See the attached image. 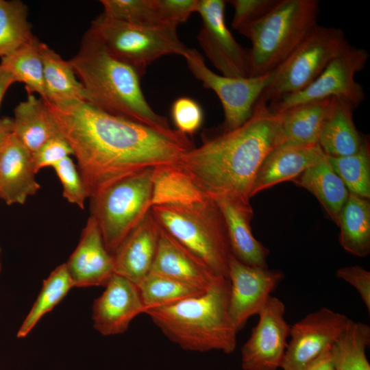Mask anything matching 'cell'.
I'll use <instances>...</instances> for the list:
<instances>
[{
    "instance_id": "obj_1",
    "label": "cell",
    "mask_w": 370,
    "mask_h": 370,
    "mask_svg": "<svg viewBox=\"0 0 370 370\" xmlns=\"http://www.w3.org/2000/svg\"><path fill=\"white\" fill-rule=\"evenodd\" d=\"M44 101L73 150L90 199L131 175L176 163L182 154L195 147L176 130L161 132L85 101Z\"/></svg>"
},
{
    "instance_id": "obj_2",
    "label": "cell",
    "mask_w": 370,
    "mask_h": 370,
    "mask_svg": "<svg viewBox=\"0 0 370 370\" xmlns=\"http://www.w3.org/2000/svg\"><path fill=\"white\" fill-rule=\"evenodd\" d=\"M285 142L278 114L260 97L243 124L204 140L182 154L176 164L206 196H227L249 202L261 164Z\"/></svg>"
},
{
    "instance_id": "obj_3",
    "label": "cell",
    "mask_w": 370,
    "mask_h": 370,
    "mask_svg": "<svg viewBox=\"0 0 370 370\" xmlns=\"http://www.w3.org/2000/svg\"><path fill=\"white\" fill-rule=\"evenodd\" d=\"M69 62L86 92L87 102L161 132L174 130L167 118L156 112L148 103L140 74L111 54L88 30Z\"/></svg>"
},
{
    "instance_id": "obj_4",
    "label": "cell",
    "mask_w": 370,
    "mask_h": 370,
    "mask_svg": "<svg viewBox=\"0 0 370 370\" xmlns=\"http://www.w3.org/2000/svg\"><path fill=\"white\" fill-rule=\"evenodd\" d=\"M230 282L219 277L204 293L145 311L173 343L187 351L232 353L237 330L229 313Z\"/></svg>"
},
{
    "instance_id": "obj_5",
    "label": "cell",
    "mask_w": 370,
    "mask_h": 370,
    "mask_svg": "<svg viewBox=\"0 0 370 370\" xmlns=\"http://www.w3.org/2000/svg\"><path fill=\"white\" fill-rule=\"evenodd\" d=\"M317 0H278L259 19L238 32L251 42L250 77L275 70L317 25Z\"/></svg>"
},
{
    "instance_id": "obj_6",
    "label": "cell",
    "mask_w": 370,
    "mask_h": 370,
    "mask_svg": "<svg viewBox=\"0 0 370 370\" xmlns=\"http://www.w3.org/2000/svg\"><path fill=\"white\" fill-rule=\"evenodd\" d=\"M160 226L219 277L227 278L232 251L224 217L214 199L188 205L154 206Z\"/></svg>"
},
{
    "instance_id": "obj_7",
    "label": "cell",
    "mask_w": 370,
    "mask_h": 370,
    "mask_svg": "<svg viewBox=\"0 0 370 370\" xmlns=\"http://www.w3.org/2000/svg\"><path fill=\"white\" fill-rule=\"evenodd\" d=\"M153 169L123 178L90 198V216L112 255L151 208Z\"/></svg>"
},
{
    "instance_id": "obj_8",
    "label": "cell",
    "mask_w": 370,
    "mask_h": 370,
    "mask_svg": "<svg viewBox=\"0 0 370 370\" xmlns=\"http://www.w3.org/2000/svg\"><path fill=\"white\" fill-rule=\"evenodd\" d=\"M88 31L111 54L132 66L141 77L149 65L161 57H184L190 49L180 40L175 27L135 25L103 13L92 21Z\"/></svg>"
},
{
    "instance_id": "obj_9",
    "label": "cell",
    "mask_w": 370,
    "mask_h": 370,
    "mask_svg": "<svg viewBox=\"0 0 370 370\" xmlns=\"http://www.w3.org/2000/svg\"><path fill=\"white\" fill-rule=\"evenodd\" d=\"M349 45L341 29L317 24L275 70L271 82L260 97L269 103L305 88Z\"/></svg>"
},
{
    "instance_id": "obj_10",
    "label": "cell",
    "mask_w": 370,
    "mask_h": 370,
    "mask_svg": "<svg viewBox=\"0 0 370 370\" xmlns=\"http://www.w3.org/2000/svg\"><path fill=\"white\" fill-rule=\"evenodd\" d=\"M369 58L365 49L349 45L307 87L269 102V109L278 113L296 104L333 97L345 98L356 108L365 100V93L355 75L364 69Z\"/></svg>"
},
{
    "instance_id": "obj_11",
    "label": "cell",
    "mask_w": 370,
    "mask_h": 370,
    "mask_svg": "<svg viewBox=\"0 0 370 370\" xmlns=\"http://www.w3.org/2000/svg\"><path fill=\"white\" fill-rule=\"evenodd\" d=\"M184 58L193 75L204 88L213 90L220 99L224 113L222 132L239 127L251 116L256 103L275 74L274 70L262 76L228 77L212 71L195 49L190 48Z\"/></svg>"
},
{
    "instance_id": "obj_12",
    "label": "cell",
    "mask_w": 370,
    "mask_h": 370,
    "mask_svg": "<svg viewBox=\"0 0 370 370\" xmlns=\"http://www.w3.org/2000/svg\"><path fill=\"white\" fill-rule=\"evenodd\" d=\"M224 0H198L197 11L201 27L197 36L206 57L228 77H250L249 49L234 38L225 23Z\"/></svg>"
},
{
    "instance_id": "obj_13",
    "label": "cell",
    "mask_w": 370,
    "mask_h": 370,
    "mask_svg": "<svg viewBox=\"0 0 370 370\" xmlns=\"http://www.w3.org/2000/svg\"><path fill=\"white\" fill-rule=\"evenodd\" d=\"M347 316L328 308L309 313L290 327L283 370H304L325 349L332 347L345 330Z\"/></svg>"
},
{
    "instance_id": "obj_14",
    "label": "cell",
    "mask_w": 370,
    "mask_h": 370,
    "mask_svg": "<svg viewBox=\"0 0 370 370\" xmlns=\"http://www.w3.org/2000/svg\"><path fill=\"white\" fill-rule=\"evenodd\" d=\"M285 310L282 300L270 297L241 348L243 370H277L282 367L291 327L284 319Z\"/></svg>"
},
{
    "instance_id": "obj_15",
    "label": "cell",
    "mask_w": 370,
    "mask_h": 370,
    "mask_svg": "<svg viewBox=\"0 0 370 370\" xmlns=\"http://www.w3.org/2000/svg\"><path fill=\"white\" fill-rule=\"evenodd\" d=\"M284 278L277 269L247 265L232 254L228 264L229 313L237 332L248 319L258 314Z\"/></svg>"
},
{
    "instance_id": "obj_16",
    "label": "cell",
    "mask_w": 370,
    "mask_h": 370,
    "mask_svg": "<svg viewBox=\"0 0 370 370\" xmlns=\"http://www.w3.org/2000/svg\"><path fill=\"white\" fill-rule=\"evenodd\" d=\"M92 306L95 330L104 336L124 333L132 321L145 311L136 284L114 273Z\"/></svg>"
},
{
    "instance_id": "obj_17",
    "label": "cell",
    "mask_w": 370,
    "mask_h": 370,
    "mask_svg": "<svg viewBox=\"0 0 370 370\" xmlns=\"http://www.w3.org/2000/svg\"><path fill=\"white\" fill-rule=\"evenodd\" d=\"M66 265L73 286L77 287L105 286L114 273L112 255L107 250L92 217H88Z\"/></svg>"
},
{
    "instance_id": "obj_18",
    "label": "cell",
    "mask_w": 370,
    "mask_h": 370,
    "mask_svg": "<svg viewBox=\"0 0 370 370\" xmlns=\"http://www.w3.org/2000/svg\"><path fill=\"white\" fill-rule=\"evenodd\" d=\"M327 158L319 144L300 145L284 143L279 145L268 154L258 169L250 197L282 182L293 181Z\"/></svg>"
},
{
    "instance_id": "obj_19",
    "label": "cell",
    "mask_w": 370,
    "mask_h": 370,
    "mask_svg": "<svg viewBox=\"0 0 370 370\" xmlns=\"http://www.w3.org/2000/svg\"><path fill=\"white\" fill-rule=\"evenodd\" d=\"M161 226L150 211L113 254L114 271L137 284L151 271Z\"/></svg>"
},
{
    "instance_id": "obj_20",
    "label": "cell",
    "mask_w": 370,
    "mask_h": 370,
    "mask_svg": "<svg viewBox=\"0 0 370 370\" xmlns=\"http://www.w3.org/2000/svg\"><path fill=\"white\" fill-rule=\"evenodd\" d=\"M225 219L232 254L251 267L267 268L269 250L254 236L251 221L254 216L250 202L227 196L211 197Z\"/></svg>"
},
{
    "instance_id": "obj_21",
    "label": "cell",
    "mask_w": 370,
    "mask_h": 370,
    "mask_svg": "<svg viewBox=\"0 0 370 370\" xmlns=\"http://www.w3.org/2000/svg\"><path fill=\"white\" fill-rule=\"evenodd\" d=\"M150 273L204 289H208L219 278L198 256L162 227Z\"/></svg>"
},
{
    "instance_id": "obj_22",
    "label": "cell",
    "mask_w": 370,
    "mask_h": 370,
    "mask_svg": "<svg viewBox=\"0 0 370 370\" xmlns=\"http://www.w3.org/2000/svg\"><path fill=\"white\" fill-rule=\"evenodd\" d=\"M32 153L12 135L0 150V199L23 204L39 190Z\"/></svg>"
},
{
    "instance_id": "obj_23",
    "label": "cell",
    "mask_w": 370,
    "mask_h": 370,
    "mask_svg": "<svg viewBox=\"0 0 370 370\" xmlns=\"http://www.w3.org/2000/svg\"><path fill=\"white\" fill-rule=\"evenodd\" d=\"M356 107L343 97H333L319 139L328 156L340 157L356 152L364 139L357 130L353 112Z\"/></svg>"
},
{
    "instance_id": "obj_24",
    "label": "cell",
    "mask_w": 370,
    "mask_h": 370,
    "mask_svg": "<svg viewBox=\"0 0 370 370\" xmlns=\"http://www.w3.org/2000/svg\"><path fill=\"white\" fill-rule=\"evenodd\" d=\"M13 134L31 153L60 134L45 101L28 95L14 110Z\"/></svg>"
},
{
    "instance_id": "obj_25",
    "label": "cell",
    "mask_w": 370,
    "mask_h": 370,
    "mask_svg": "<svg viewBox=\"0 0 370 370\" xmlns=\"http://www.w3.org/2000/svg\"><path fill=\"white\" fill-rule=\"evenodd\" d=\"M330 99L296 104L278 114L285 143L311 145L319 144Z\"/></svg>"
},
{
    "instance_id": "obj_26",
    "label": "cell",
    "mask_w": 370,
    "mask_h": 370,
    "mask_svg": "<svg viewBox=\"0 0 370 370\" xmlns=\"http://www.w3.org/2000/svg\"><path fill=\"white\" fill-rule=\"evenodd\" d=\"M293 182L314 195L330 219L338 225L341 209L349 192L332 169L328 158L306 169Z\"/></svg>"
},
{
    "instance_id": "obj_27",
    "label": "cell",
    "mask_w": 370,
    "mask_h": 370,
    "mask_svg": "<svg viewBox=\"0 0 370 370\" xmlns=\"http://www.w3.org/2000/svg\"><path fill=\"white\" fill-rule=\"evenodd\" d=\"M208 196L176 163L153 168L151 207L162 205H188Z\"/></svg>"
},
{
    "instance_id": "obj_28",
    "label": "cell",
    "mask_w": 370,
    "mask_h": 370,
    "mask_svg": "<svg viewBox=\"0 0 370 370\" xmlns=\"http://www.w3.org/2000/svg\"><path fill=\"white\" fill-rule=\"evenodd\" d=\"M45 101L58 103L78 100L87 101L86 92L69 61L64 60L47 44L40 42Z\"/></svg>"
},
{
    "instance_id": "obj_29",
    "label": "cell",
    "mask_w": 370,
    "mask_h": 370,
    "mask_svg": "<svg viewBox=\"0 0 370 370\" xmlns=\"http://www.w3.org/2000/svg\"><path fill=\"white\" fill-rule=\"evenodd\" d=\"M338 226L339 243L349 254L365 257L370 253V201L349 192Z\"/></svg>"
},
{
    "instance_id": "obj_30",
    "label": "cell",
    "mask_w": 370,
    "mask_h": 370,
    "mask_svg": "<svg viewBox=\"0 0 370 370\" xmlns=\"http://www.w3.org/2000/svg\"><path fill=\"white\" fill-rule=\"evenodd\" d=\"M40 41L34 36L14 51L1 58L0 66L8 71L15 82L23 83L28 95L37 93L45 98L43 64Z\"/></svg>"
},
{
    "instance_id": "obj_31",
    "label": "cell",
    "mask_w": 370,
    "mask_h": 370,
    "mask_svg": "<svg viewBox=\"0 0 370 370\" xmlns=\"http://www.w3.org/2000/svg\"><path fill=\"white\" fill-rule=\"evenodd\" d=\"M370 344V327L349 319V323L331 347L335 370H370L366 349Z\"/></svg>"
},
{
    "instance_id": "obj_32",
    "label": "cell",
    "mask_w": 370,
    "mask_h": 370,
    "mask_svg": "<svg viewBox=\"0 0 370 370\" xmlns=\"http://www.w3.org/2000/svg\"><path fill=\"white\" fill-rule=\"evenodd\" d=\"M73 286L66 263L57 267L43 281L34 304L17 332V337H26L39 320L53 310Z\"/></svg>"
},
{
    "instance_id": "obj_33",
    "label": "cell",
    "mask_w": 370,
    "mask_h": 370,
    "mask_svg": "<svg viewBox=\"0 0 370 370\" xmlns=\"http://www.w3.org/2000/svg\"><path fill=\"white\" fill-rule=\"evenodd\" d=\"M136 286L145 310L170 306L207 290L153 273H149Z\"/></svg>"
},
{
    "instance_id": "obj_34",
    "label": "cell",
    "mask_w": 370,
    "mask_h": 370,
    "mask_svg": "<svg viewBox=\"0 0 370 370\" xmlns=\"http://www.w3.org/2000/svg\"><path fill=\"white\" fill-rule=\"evenodd\" d=\"M27 17L28 8L23 1L0 0L1 58L34 38Z\"/></svg>"
},
{
    "instance_id": "obj_35",
    "label": "cell",
    "mask_w": 370,
    "mask_h": 370,
    "mask_svg": "<svg viewBox=\"0 0 370 370\" xmlns=\"http://www.w3.org/2000/svg\"><path fill=\"white\" fill-rule=\"evenodd\" d=\"M328 158L349 192L369 199L370 147L366 137L354 153L340 157L328 156Z\"/></svg>"
},
{
    "instance_id": "obj_36",
    "label": "cell",
    "mask_w": 370,
    "mask_h": 370,
    "mask_svg": "<svg viewBox=\"0 0 370 370\" xmlns=\"http://www.w3.org/2000/svg\"><path fill=\"white\" fill-rule=\"evenodd\" d=\"M100 2L103 8V13L114 19L147 27L171 26L164 20L157 0H101Z\"/></svg>"
},
{
    "instance_id": "obj_37",
    "label": "cell",
    "mask_w": 370,
    "mask_h": 370,
    "mask_svg": "<svg viewBox=\"0 0 370 370\" xmlns=\"http://www.w3.org/2000/svg\"><path fill=\"white\" fill-rule=\"evenodd\" d=\"M52 168L61 182L63 197L69 203L84 209L86 200L89 197L77 164L68 156Z\"/></svg>"
},
{
    "instance_id": "obj_38",
    "label": "cell",
    "mask_w": 370,
    "mask_h": 370,
    "mask_svg": "<svg viewBox=\"0 0 370 370\" xmlns=\"http://www.w3.org/2000/svg\"><path fill=\"white\" fill-rule=\"evenodd\" d=\"M171 119L176 130L186 136L193 135L201 127L204 115L199 103L189 97H180L172 103Z\"/></svg>"
},
{
    "instance_id": "obj_39",
    "label": "cell",
    "mask_w": 370,
    "mask_h": 370,
    "mask_svg": "<svg viewBox=\"0 0 370 370\" xmlns=\"http://www.w3.org/2000/svg\"><path fill=\"white\" fill-rule=\"evenodd\" d=\"M36 173L40 169L53 167L62 159L73 155V150L65 138L60 134L44 143L32 153Z\"/></svg>"
},
{
    "instance_id": "obj_40",
    "label": "cell",
    "mask_w": 370,
    "mask_h": 370,
    "mask_svg": "<svg viewBox=\"0 0 370 370\" xmlns=\"http://www.w3.org/2000/svg\"><path fill=\"white\" fill-rule=\"evenodd\" d=\"M278 0H231L227 1L234 10L232 27L238 31L267 14Z\"/></svg>"
},
{
    "instance_id": "obj_41",
    "label": "cell",
    "mask_w": 370,
    "mask_h": 370,
    "mask_svg": "<svg viewBox=\"0 0 370 370\" xmlns=\"http://www.w3.org/2000/svg\"><path fill=\"white\" fill-rule=\"evenodd\" d=\"M165 22L177 27L185 23L191 14L196 12L198 0H157Z\"/></svg>"
},
{
    "instance_id": "obj_42",
    "label": "cell",
    "mask_w": 370,
    "mask_h": 370,
    "mask_svg": "<svg viewBox=\"0 0 370 370\" xmlns=\"http://www.w3.org/2000/svg\"><path fill=\"white\" fill-rule=\"evenodd\" d=\"M336 275L355 288L369 313L370 272L360 266L354 265L339 268Z\"/></svg>"
},
{
    "instance_id": "obj_43",
    "label": "cell",
    "mask_w": 370,
    "mask_h": 370,
    "mask_svg": "<svg viewBox=\"0 0 370 370\" xmlns=\"http://www.w3.org/2000/svg\"><path fill=\"white\" fill-rule=\"evenodd\" d=\"M330 349L331 347L325 349L304 370H335Z\"/></svg>"
},
{
    "instance_id": "obj_44",
    "label": "cell",
    "mask_w": 370,
    "mask_h": 370,
    "mask_svg": "<svg viewBox=\"0 0 370 370\" xmlns=\"http://www.w3.org/2000/svg\"><path fill=\"white\" fill-rule=\"evenodd\" d=\"M13 134V120L10 117L0 119V150Z\"/></svg>"
},
{
    "instance_id": "obj_45",
    "label": "cell",
    "mask_w": 370,
    "mask_h": 370,
    "mask_svg": "<svg viewBox=\"0 0 370 370\" xmlns=\"http://www.w3.org/2000/svg\"><path fill=\"white\" fill-rule=\"evenodd\" d=\"M14 82L13 76L0 66V106L7 90Z\"/></svg>"
},
{
    "instance_id": "obj_46",
    "label": "cell",
    "mask_w": 370,
    "mask_h": 370,
    "mask_svg": "<svg viewBox=\"0 0 370 370\" xmlns=\"http://www.w3.org/2000/svg\"><path fill=\"white\" fill-rule=\"evenodd\" d=\"M0 251H1V249H0ZM1 262H0V271H1Z\"/></svg>"
}]
</instances>
